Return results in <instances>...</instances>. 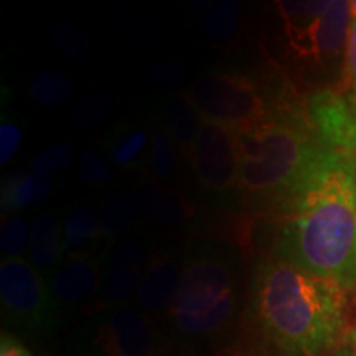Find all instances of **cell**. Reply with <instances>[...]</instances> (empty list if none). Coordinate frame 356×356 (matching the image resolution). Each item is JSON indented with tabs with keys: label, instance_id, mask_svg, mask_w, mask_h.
<instances>
[{
	"label": "cell",
	"instance_id": "obj_32",
	"mask_svg": "<svg viewBox=\"0 0 356 356\" xmlns=\"http://www.w3.org/2000/svg\"><path fill=\"white\" fill-rule=\"evenodd\" d=\"M350 13H351V20H356V0L350 2Z\"/></svg>",
	"mask_w": 356,
	"mask_h": 356
},
{
	"label": "cell",
	"instance_id": "obj_5",
	"mask_svg": "<svg viewBox=\"0 0 356 356\" xmlns=\"http://www.w3.org/2000/svg\"><path fill=\"white\" fill-rule=\"evenodd\" d=\"M186 96L203 121L236 132L269 118L259 84L243 73H218L200 78Z\"/></svg>",
	"mask_w": 356,
	"mask_h": 356
},
{
	"label": "cell",
	"instance_id": "obj_12",
	"mask_svg": "<svg viewBox=\"0 0 356 356\" xmlns=\"http://www.w3.org/2000/svg\"><path fill=\"white\" fill-rule=\"evenodd\" d=\"M180 273L181 270H178V264L173 257L165 252L155 254L139 284L140 304L150 310H157L167 304L170 305Z\"/></svg>",
	"mask_w": 356,
	"mask_h": 356
},
{
	"label": "cell",
	"instance_id": "obj_24",
	"mask_svg": "<svg viewBox=\"0 0 356 356\" xmlns=\"http://www.w3.org/2000/svg\"><path fill=\"white\" fill-rule=\"evenodd\" d=\"M149 144V137L142 129H129L118 136L109 149L113 162L119 167H132Z\"/></svg>",
	"mask_w": 356,
	"mask_h": 356
},
{
	"label": "cell",
	"instance_id": "obj_17",
	"mask_svg": "<svg viewBox=\"0 0 356 356\" xmlns=\"http://www.w3.org/2000/svg\"><path fill=\"white\" fill-rule=\"evenodd\" d=\"M63 233L65 252L83 248L101 234L99 216L92 210L91 204L78 203L71 208L63 221Z\"/></svg>",
	"mask_w": 356,
	"mask_h": 356
},
{
	"label": "cell",
	"instance_id": "obj_2",
	"mask_svg": "<svg viewBox=\"0 0 356 356\" xmlns=\"http://www.w3.org/2000/svg\"><path fill=\"white\" fill-rule=\"evenodd\" d=\"M345 289L277 257L257 269L252 309L267 340L289 356H318L337 343L345 322Z\"/></svg>",
	"mask_w": 356,
	"mask_h": 356
},
{
	"label": "cell",
	"instance_id": "obj_20",
	"mask_svg": "<svg viewBox=\"0 0 356 356\" xmlns=\"http://www.w3.org/2000/svg\"><path fill=\"white\" fill-rule=\"evenodd\" d=\"M239 22L241 8L233 2H218L204 13L203 30L210 38L226 40L236 32Z\"/></svg>",
	"mask_w": 356,
	"mask_h": 356
},
{
	"label": "cell",
	"instance_id": "obj_27",
	"mask_svg": "<svg viewBox=\"0 0 356 356\" xmlns=\"http://www.w3.org/2000/svg\"><path fill=\"white\" fill-rule=\"evenodd\" d=\"M149 78L154 84L165 88L180 86L188 78V66L178 58H168L154 63L149 70Z\"/></svg>",
	"mask_w": 356,
	"mask_h": 356
},
{
	"label": "cell",
	"instance_id": "obj_10",
	"mask_svg": "<svg viewBox=\"0 0 356 356\" xmlns=\"http://www.w3.org/2000/svg\"><path fill=\"white\" fill-rule=\"evenodd\" d=\"M145 261V249L139 241H126L115 249L104 280L106 296L111 302L127 299L139 282Z\"/></svg>",
	"mask_w": 356,
	"mask_h": 356
},
{
	"label": "cell",
	"instance_id": "obj_15",
	"mask_svg": "<svg viewBox=\"0 0 356 356\" xmlns=\"http://www.w3.org/2000/svg\"><path fill=\"white\" fill-rule=\"evenodd\" d=\"M50 191L51 181L48 178L35 177L32 173H13L2 185V210L19 211L35 207L47 200Z\"/></svg>",
	"mask_w": 356,
	"mask_h": 356
},
{
	"label": "cell",
	"instance_id": "obj_11",
	"mask_svg": "<svg viewBox=\"0 0 356 356\" xmlns=\"http://www.w3.org/2000/svg\"><path fill=\"white\" fill-rule=\"evenodd\" d=\"M99 275V261L78 257L56 270L50 284L51 292L56 300L76 304L96 291Z\"/></svg>",
	"mask_w": 356,
	"mask_h": 356
},
{
	"label": "cell",
	"instance_id": "obj_4",
	"mask_svg": "<svg viewBox=\"0 0 356 356\" xmlns=\"http://www.w3.org/2000/svg\"><path fill=\"white\" fill-rule=\"evenodd\" d=\"M236 310V274L231 257L204 246L186 257L168 314L178 332L211 335L225 327Z\"/></svg>",
	"mask_w": 356,
	"mask_h": 356
},
{
	"label": "cell",
	"instance_id": "obj_19",
	"mask_svg": "<svg viewBox=\"0 0 356 356\" xmlns=\"http://www.w3.org/2000/svg\"><path fill=\"white\" fill-rule=\"evenodd\" d=\"M73 78L63 71H42L30 81V95L42 106H63L74 96Z\"/></svg>",
	"mask_w": 356,
	"mask_h": 356
},
{
	"label": "cell",
	"instance_id": "obj_1",
	"mask_svg": "<svg viewBox=\"0 0 356 356\" xmlns=\"http://www.w3.org/2000/svg\"><path fill=\"white\" fill-rule=\"evenodd\" d=\"M284 222L275 257L345 291L356 286V159L328 147Z\"/></svg>",
	"mask_w": 356,
	"mask_h": 356
},
{
	"label": "cell",
	"instance_id": "obj_13",
	"mask_svg": "<svg viewBox=\"0 0 356 356\" xmlns=\"http://www.w3.org/2000/svg\"><path fill=\"white\" fill-rule=\"evenodd\" d=\"M63 222L55 213H42L35 218L30 239V262L38 270H51L65 252Z\"/></svg>",
	"mask_w": 356,
	"mask_h": 356
},
{
	"label": "cell",
	"instance_id": "obj_18",
	"mask_svg": "<svg viewBox=\"0 0 356 356\" xmlns=\"http://www.w3.org/2000/svg\"><path fill=\"white\" fill-rule=\"evenodd\" d=\"M137 203L134 197L127 193H113L104 200L99 208V226L101 234L106 238H115V236L126 233L131 228L136 218Z\"/></svg>",
	"mask_w": 356,
	"mask_h": 356
},
{
	"label": "cell",
	"instance_id": "obj_23",
	"mask_svg": "<svg viewBox=\"0 0 356 356\" xmlns=\"http://www.w3.org/2000/svg\"><path fill=\"white\" fill-rule=\"evenodd\" d=\"M33 225L25 216H13L0 228V249L7 259L20 257L32 239Z\"/></svg>",
	"mask_w": 356,
	"mask_h": 356
},
{
	"label": "cell",
	"instance_id": "obj_25",
	"mask_svg": "<svg viewBox=\"0 0 356 356\" xmlns=\"http://www.w3.org/2000/svg\"><path fill=\"white\" fill-rule=\"evenodd\" d=\"M74 150L73 147L66 142H60L48 149H44L42 154H38L32 162H30V172L32 175L40 178H48L56 173L63 172L65 168L73 162Z\"/></svg>",
	"mask_w": 356,
	"mask_h": 356
},
{
	"label": "cell",
	"instance_id": "obj_14",
	"mask_svg": "<svg viewBox=\"0 0 356 356\" xmlns=\"http://www.w3.org/2000/svg\"><path fill=\"white\" fill-rule=\"evenodd\" d=\"M163 124L168 137L181 149L191 150L203 119L186 95H175L163 102Z\"/></svg>",
	"mask_w": 356,
	"mask_h": 356
},
{
	"label": "cell",
	"instance_id": "obj_9",
	"mask_svg": "<svg viewBox=\"0 0 356 356\" xmlns=\"http://www.w3.org/2000/svg\"><path fill=\"white\" fill-rule=\"evenodd\" d=\"M152 346V332L136 312L122 309L101 325L96 338L97 356H147Z\"/></svg>",
	"mask_w": 356,
	"mask_h": 356
},
{
	"label": "cell",
	"instance_id": "obj_29",
	"mask_svg": "<svg viewBox=\"0 0 356 356\" xmlns=\"http://www.w3.org/2000/svg\"><path fill=\"white\" fill-rule=\"evenodd\" d=\"M22 144V131L10 119H2L0 124V163L6 165L17 154Z\"/></svg>",
	"mask_w": 356,
	"mask_h": 356
},
{
	"label": "cell",
	"instance_id": "obj_8",
	"mask_svg": "<svg viewBox=\"0 0 356 356\" xmlns=\"http://www.w3.org/2000/svg\"><path fill=\"white\" fill-rule=\"evenodd\" d=\"M309 20L304 26L291 29V32H297L296 43L307 44V51L335 55L348 42L350 2L309 3Z\"/></svg>",
	"mask_w": 356,
	"mask_h": 356
},
{
	"label": "cell",
	"instance_id": "obj_21",
	"mask_svg": "<svg viewBox=\"0 0 356 356\" xmlns=\"http://www.w3.org/2000/svg\"><path fill=\"white\" fill-rule=\"evenodd\" d=\"M53 42H55L58 51L61 55L70 58L73 61H83L91 55L92 43L83 30H79L76 25L71 24H56L51 33Z\"/></svg>",
	"mask_w": 356,
	"mask_h": 356
},
{
	"label": "cell",
	"instance_id": "obj_28",
	"mask_svg": "<svg viewBox=\"0 0 356 356\" xmlns=\"http://www.w3.org/2000/svg\"><path fill=\"white\" fill-rule=\"evenodd\" d=\"M79 180L88 185H102L113 178V172L104 159L96 152H84L78 165Z\"/></svg>",
	"mask_w": 356,
	"mask_h": 356
},
{
	"label": "cell",
	"instance_id": "obj_26",
	"mask_svg": "<svg viewBox=\"0 0 356 356\" xmlns=\"http://www.w3.org/2000/svg\"><path fill=\"white\" fill-rule=\"evenodd\" d=\"M149 165L155 177H168L177 167L175 142L167 132H157L150 142Z\"/></svg>",
	"mask_w": 356,
	"mask_h": 356
},
{
	"label": "cell",
	"instance_id": "obj_7",
	"mask_svg": "<svg viewBox=\"0 0 356 356\" xmlns=\"http://www.w3.org/2000/svg\"><path fill=\"white\" fill-rule=\"evenodd\" d=\"M190 155L191 167L202 188L211 193L238 190V132L203 121Z\"/></svg>",
	"mask_w": 356,
	"mask_h": 356
},
{
	"label": "cell",
	"instance_id": "obj_6",
	"mask_svg": "<svg viewBox=\"0 0 356 356\" xmlns=\"http://www.w3.org/2000/svg\"><path fill=\"white\" fill-rule=\"evenodd\" d=\"M0 300L7 317L26 330H44L51 323L55 296L35 267L22 259L0 264Z\"/></svg>",
	"mask_w": 356,
	"mask_h": 356
},
{
	"label": "cell",
	"instance_id": "obj_3",
	"mask_svg": "<svg viewBox=\"0 0 356 356\" xmlns=\"http://www.w3.org/2000/svg\"><path fill=\"white\" fill-rule=\"evenodd\" d=\"M328 147L291 118L270 115L243 129L238 132V190L252 200L292 203Z\"/></svg>",
	"mask_w": 356,
	"mask_h": 356
},
{
	"label": "cell",
	"instance_id": "obj_16",
	"mask_svg": "<svg viewBox=\"0 0 356 356\" xmlns=\"http://www.w3.org/2000/svg\"><path fill=\"white\" fill-rule=\"evenodd\" d=\"M137 207L159 225H178L186 216L185 204L170 191L155 185H142L134 195Z\"/></svg>",
	"mask_w": 356,
	"mask_h": 356
},
{
	"label": "cell",
	"instance_id": "obj_33",
	"mask_svg": "<svg viewBox=\"0 0 356 356\" xmlns=\"http://www.w3.org/2000/svg\"><path fill=\"white\" fill-rule=\"evenodd\" d=\"M353 345H355V350H356V330L353 332Z\"/></svg>",
	"mask_w": 356,
	"mask_h": 356
},
{
	"label": "cell",
	"instance_id": "obj_22",
	"mask_svg": "<svg viewBox=\"0 0 356 356\" xmlns=\"http://www.w3.org/2000/svg\"><path fill=\"white\" fill-rule=\"evenodd\" d=\"M114 108V97L109 91H97L89 92L78 102L76 113H74V121L79 127L92 129L99 126L109 118L111 111Z\"/></svg>",
	"mask_w": 356,
	"mask_h": 356
},
{
	"label": "cell",
	"instance_id": "obj_30",
	"mask_svg": "<svg viewBox=\"0 0 356 356\" xmlns=\"http://www.w3.org/2000/svg\"><path fill=\"white\" fill-rule=\"evenodd\" d=\"M0 356H33L25 345L15 338L3 335L0 341Z\"/></svg>",
	"mask_w": 356,
	"mask_h": 356
},
{
	"label": "cell",
	"instance_id": "obj_31",
	"mask_svg": "<svg viewBox=\"0 0 356 356\" xmlns=\"http://www.w3.org/2000/svg\"><path fill=\"white\" fill-rule=\"evenodd\" d=\"M346 101H348L350 118H351L348 149H350L351 154H355L356 152V96H348V97H346Z\"/></svg>",
	"mask_w": 356,
	"mask_h": 356
}]
</instances>
